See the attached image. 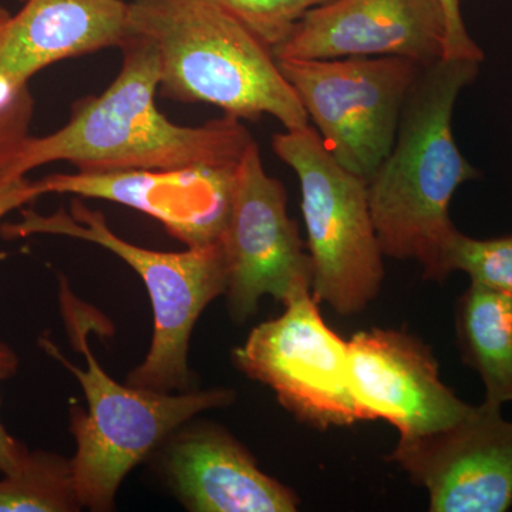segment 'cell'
Listing matches in <instances>:
<instances>
[{
    "instance_id": "1",
    "label": "cell",
    "mask_w": 512,
    "mask_h": 512,
    "mask_svg": "<svg viewBox=\"0 0 512 512\" xmlns=\"http://www.w3.org/2000/svg\"><path fill=\"white\" fill-rule=\"evenodd\" d=\"M120 49L123 63L110 86L76 101L69 121L55 133L28 137L6 173L26 175L59 161L82 173L241 163L255 141L241 120L225 114L202 126H178L156 106L161 74L154 46L128 35Z\"/></svg>"
},
{
    "instance_id": "2",
    "label": "cell",
    "mask_w": 512,
    "mask_h": 512,
    "mask_svg": "<svg viewBox=\"0 0 512 512\" xmlns=\"http://www.w3.org/2000/svg\"><path fill=\"white\" fill-rule=\"evenodd\" d=\"M474 60L440 59L424 66L404 103L396 140L369 184V204L383 254L413 259L424 278L446 281L448 215L458 187L478 173L461 156L451 128L461 90L478 74Z\"/></svg>"
},
{
    "instance_id": "3",
    "label": "cell",
    "mask_w": 512,
    "mask_h": 512,
    "mask_svg": "<svg viewBox=\"0 0 512 512\" xmlns=\"http://www.w3.org/2000/svg\"><path fill=\"white\" fill-rule=\"evenodd\" d=\"M128 35L156 49L170 99L239 120L268 114L285 130L311 126L271 47L212 0H131Z\"/></svg>"
},
{
    "instance_id": "4",
    "label": "cell",
    "mask_w": 512,
    "mask_h": 512,
    "mask_svg": "<svg viewBox=\"0 0 512 512\" xmlns=\"http://www.w3.org/2000/svg\"><path fill=\"white\" fill-rule=\"evenodd\" d=\"M59 305L70 342L84 356L86 369L69 362L45 336L39 343L76 377L89 404V412L76 404L70 407V431L76 441L70 460L77 500L87 510L111 511L121 483L134 467L192 417L229 406L235 392L210 389L173 394L116 382L99 365L89 345L90 333L104 332L109 323L76 298L66 279H60Z\"/></svg>"
},
{
    "instance_id": "5",
    "label": "cell",
    "mask_w": 512,
    "mask_h": 512,
    "mask_svg": "<svg viewBox=\"0 0 512 512\" xmlns=\"http://www.w3.org/2000/svg\"><path fill=\"white\" fill-rule=\"evenodd\" d=\"M6 237L62 235L99 245L119 256L143 279L154 313V333L146 359L131 370L127 384L154 392H185L191 384L188 349L192 330L208 305L227 291L221 241L160 252L138 247L111 231L103 212L74 198L70 210L52 215L23 212L18 224L3 227Z\"/></svg>"
},
{
    "instance_id": "6",
    "label": "cell",
    "mask_w": 512,
    "mask_h": 512,
    "mask_svg": "<svg viewBox=\"0 0 512 512\" xmlns=\"http://www.w3.org/2000/svg\"><path fill=\"white\" fill-rule=\"evenodd\" d=\"M272 148L301 183L313 298L339 315L362 312L376 298L384 278L369 184L340 165L311 126L275 134Z\"/></svg>"
},
{
    "instance_id": "7",
    "label": "cell",
    "mask_w": 512,
    "mask_h": 512,
    "mask_svg": "<svg viewBox=\"0 0 512 512\" xmlns=\"http://www.w3.org/2000/svg\"><path fill=\"white\" fill-rule=\"evenodd\" d=\"M276 60L329 153L369 181L392 151L423 64L400 56Z\"/></svg>"
},
{
    "instance_id": "8",
    "label": "cell",
    "mask_w": 512,
    "mask_h": 512,
    "mask_svg": "<svg viewBox=\"0 0 512 512\" xmlns=\"http://www.w3.org/2000/svg\"><path fill=\"white\" fill-rule=\"evenodd\" d=\"M284 306L281 316L256 326L234 350L238 369L315 429L370 420L350 386L348 342L326 325L312 293Z\"/></svg>"
},
{
    "instance_id": "9",
    "label": "cell",
    "mask_w": 512,
    "mask_h": 512,
    "mask_svg": "<svg viewBox=\"0 0 512 512\" xmlns=\"http://www.w3.org/2000/svg\"><path fill=\"white\" fill-rule=\"evenodd\" d=\"M229 313L242 323L264 296L288 303L312 293L311 255L288 215L281 181L265 171L258 144L242 158L227 227L221 237Z\"/></svg>"
},
{
    "instance_id": "10",
    "label": "cell",
    "mask_w": 512,
    "mask_h": 512,
    "mask_svg": "<svg viewBox=\"0 0 512 512\" xmlns=\"http://www.w3.org/2000/svg\"><path fill=\"white\" fill-rule=\"evenodd\" d=\"M387 460L429 493L433 512H504L512 505V421L483 403L446 429L400 437Z\"/></svg>"
},
{
    "instance_id": "11",
    "label": "cell",
    "mask_w": 512,
    "mask_h": 512,
    "mask_svg": "<svg viewBox=\"0 0 512 512\" xmlns=\"http://www.w3.org/2000/svg\"><path fill=\"white\" fill-rule=\"evenodd\" d=\"M349 376L370 420L389 421L400 437L446 429L473 410L441 382L429 346L409 333L363 330L348 342Z\"/></svg>"
},
{
    "instance_id": "12",
    "label": "cell",
    "mask_w": 512,
    "mask_h": 512,
    "mask_svg": "<svg viewBox=\"0 0 512 512\" xmlns=\"http://www.w3.org/2000/svg\"><path fill=\"white\" fill-rule=\"evenodd\" d=\"M441 0H330L309 10L272 49L276 59L400 56L429 64L444 59Z\"/></svg>"
},
{
    "instance_id": "13",
    "label": "cell",
    "mask_w": 512,
    "mask_h": 512,
    "mask_svg": "<svg viewBox=\"0 0 512 512\" xmlns=\"http://www.w3.org/2000/svg\"><path fill=\"white\" fill-rule=\"evenodd\" d=\"M241 163L167 171H77L50 175L40 185L45 195L70 194L127 205L156 218L187 247H197L221 241Z\"/></svg>"
},
{
    "instance_id": "14",
    "label": "cell",
    "mask_w": 512,
    "mask_h": 512,
    "mask_svg": "<svg viewBox=\"0 0 512 512\" xmlns=\"http://www.w3.org/2000/svg\"><path fill=\"white\" fill-rule=\"evenodd\" d=\"M188 423L161 444L165 477L188 510H298V495L266 476L247 448L227 430L210 423Z\"/></svg>"
},
{
    "instance_id": "15",
    "label": "cell",
    "mask_w": 512,
    "mask_h": 512,
    "mask_svg": "<svg viewBox=\"0 0 512 512\" xmlns=\"http://www.w3.org/2000/svg\"><path fill=\"white\" fill-rule=\"evenodd\" d=\"M127 36L124 0H25L0 29V77L25 87L50 64L120 47Z\"/></svg>"
},
{
    "instance_id": "16",
    "label": "cell",
    "mask_w": 512,
    "mask_h": 512,
    "mask_svg": "<svg viewBox=\"0 0 512 512\" xmlns=\"http://www.w3.org/2000/svg\"><path fill=\"white\" fill-rule=\"evenodd\" d=\"M456 332L464 363L485 387V403H512V295L470 284L457 301Z\"/></svg>"
},
{
    "instance_id": "17",
    "label": "cell",
    "mask_w": 512,
    "mask_h": 512,
    "mask_svg": "<svg viewBox=\"0 0 512 512\" xmlns=\"http://www.w3.org/2000/svg\"><path fill=\"white\" fill-rule=\"evenodd\" d=\"M79 510L70 458L28 450L19 466L0 478V512Z\"/></svg>"
},
{
    "instance_id": "18",
    "label": "cell",
    "mask_w": 512,
    "mask_h": 512,
    "mask_svg": "<svg viewBox=\"0 0 512 512\" xmlns=\"http://www.w3.org/2000/svg\"><path fill=\"white\" fill-rule=\"evenodd\" d=\"M446 276L463 271L471 284L512 295V234L493 239H474L454 229L443 254Z\"/></svg>"
},
{
    "instance_id": "19",
    "label": "cell",
    "mask_w": 512,
    "mask_h": 512,
    "mask_svg": "<svg viewBox=\"0 0 512 512\" xmlns=\"http://www.w3.org/2000/svg\"><path fill=\"white\" fill-rule=\"evenodd\" d=\"M274 49L309 10L330 0H212Z\"/></svg>"
},
{
    "instance_id": "20",
    "label": "cell",
    "mask_w": 512,
    "mask_h": 512,
    "mask_svg": "<svg viewBox=\"0 0 512 512\" xmlns=\"http://www.w3.org/2000/svg\"><path fill=\"white\" fill-rule=\"evenodd\" d=\"M10 13L0 15V29ZM35 111V101L29 86L15 87L0 77V173L6 171L13 158L30 137V124Z\"/></svg>"
},
{
    "instance_id": "21",
    "label": "cell",
    "mask_w": 512,
    "mask_h": 512,
    "mask_svg": "<svg viewBox=\"0 0 512 512\" xmlns=\"http://www.w3.org/2000/svg\"><path fill=\"white\" fill-rule=\"evenodd\" d=\"M441 5H443L444 18H446L444 59H466L483 62V52L468 35L466 25H464L460 0H441Z\"/></svg>"
},
{
    "instance_id": "22",
    "label": "cell",
    "mask_w": 512,
    "mask_h": 512,
    "mask_svg": "<svg viewBox=\"0 0 512 512\" xmlns=\"http://www.w3.org/2000/svg\"><path fill=\"white\" fill-rule=\"evenodd\" d=\"M19 370V357L8 343L0 340V384L12 379ZM29 448L10 436L0 421V474L10 473L19 466Z\"/></svg>"
},
{
    "instance_id": "23",
    "label": "cell",
    "mask_w": 512,
    "mask_h": 512,
    "mask_svg": "<svg viewBox=\"0 0 512 512\" xmlns=\"http://www.w3.org/2000/svg\"><path fill=\"white\" fill-rule=\"evenodd\" d=\"M45 195L40 181L29 180L26 175L0 173V220L10 212L36 201Z\"/></svg>"
},
{
    "instance_id": "24",
    "label": "cell",
    "mask_w": 512,
    "mask_h": 512,
    "mask_svg": "<svg viewBox=\"0 0 512 512\" xmlns=\"http://www.w3.org/2000/svg\"><path fill=\"white\" fill-rule=\"evenodd\" d=\"M6 12H8V10L3 8V6H0V15H3V13H6Z\"/></svg>"
},
{
    "instance_id": "25",
    "label": "cell",
    "mask_w": 512,
    "mask_h": 512,
    "mask_svg": "<svg viewBox=\"0 0 512 512\" xmlns=\"http://www.w3.org/2000/svg\"><path fill=\"white\" fill-rule=\"evenodd\" d=\"M19 2H22V3H23V2H25V0H19Z\"/></svg>"
}]
</instances>
